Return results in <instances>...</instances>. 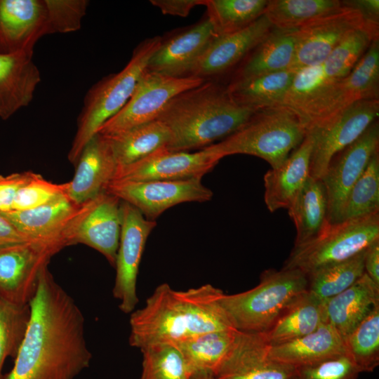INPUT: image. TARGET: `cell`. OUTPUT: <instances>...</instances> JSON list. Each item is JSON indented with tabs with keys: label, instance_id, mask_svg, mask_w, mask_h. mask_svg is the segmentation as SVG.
<instances>
[{
	"label": "cell",
	"instance_id": "cell-1",
	"mask_svg": "<svg viewBox=\"0 0 379 379\" xmlns=\"http://www.w3.org/2000/svg\"><path fill=\"white\" fill-rule=\"evenodd\" d=\"M27 328L5 379H75L91 363L84 314L48 266L29 302Z\"/></svg>",
	"mask_w": 379,
	"mask_h": 379
},
{
	"label": "cell",
	"instance_id": "cell-2",
	"mask_svg": "<svg viewBox=\"0 0 379 379\" xmlns=\"http://www.w3.org/2000/svg\"><path fill=\"white\" fill-rule=\"evenodd\" d=\"M223 294L210 284L185 291L159 285L145 305L130 314V345L140 350L175 345L206 333L234 328L220 305Z\"/></svg>",
	"mask_w": 379,
	"mask_h": 379
},
{
	"label": "cell",
	"instance_id": "cell-3",
	"mask_svg": "<svg viewBox=\"0 0 379 379\" xmlns=\"http://www.w3.org/2000/svg\"><path fill=\"white\" fill-rule=\"evenodd\" d=\"M255 112L237 104L227 87L204 81L173 98L157 120L169 130L171 142L166 148L187 152L225 138Z\"/></svg>",
	"mask_w": 379,
	"mask_h": 379
},
{
	"label": "cell",
	"instance_id": "cell-4",
	"mask_svg": "<svg viewBox=\"0 0 379 379\" xmlns=\"http://www.w3.org/2000/svg\"><path fill=\"white\" fill-rule=\"evenodd\" d=\"M307 288V277L301 270L270 269L262 273L254 288L232 295L224 293L220 305L236 330L265 333Z\"/></svg>",
	"mask_w": 379,
	"mask_h": 379
},
{
	"label": "cell",
	"instance_id": "cell-5",
	"mask_svg": "<svg viewBox=\"0 0 379 379\" xmlns=\"http://www.w3.org/2000/svg\"><path fill=\"white\" fill-rule=\"evenodd\" d=\"M306 131L283 105L257 110L238 130L206 148L220 160L234 154L261 158L275 168L303 141Z\"/></svg>",
	"mask_w": 379,
	"mask_h": 379
},
{
	"label": "cell",
	"instance_id": "cell-6",
	"mask_svg": "<svg viewBox=\"0 0 379 379\" xmlns=\"http://www.w3.org/2000/svg\"><path fill=\"white\" fill-rule=\"evenodd\" d=\"M161 41V37L155 36L141 43L120 72L103 78L88 90L67 154L68 160L72 164H76L83 149L100 128L128 102L146 70L150 58Z\"/></svg>",
	"mask_w": 379,
	"mask_h": 379
},
{
	"label": "cell",
	"instance_id": "cell-7",
	"mask_svg": "<svg viewBox=\"0 0 379 379\" xmlns=\"http://www.w3.org/2000/svg\"><path fill=\"white\" fill-rule=\"evenodd\" d=\"M379 239V213L326 222L311 241L294 246L282 268L298 269L307 276L323 267L350 259Z\"/></svg>",
	"mask_w": 379,
	"mask_h": 379
},
{
	"label": "cell",
	"instance_id": "cell-8",
	"mask_svg": "<svg viewBox=\"0 0 379 379\" xmlns=\"http://www.w3.org/2000/svg\"><path fill=\"white\" fill-rule=\"evenodd\" d=\"M204 81V79L194 76L170 77L146 69L126 105L97 133L114 135L157 120L173 98Z\"/></svg>",
	"mask_w": 379,
	"mask_h": 379
},
{
	"label": "cell",
	"instance_id": "cell-9",
	"mask_svg": "<svg viewBox=\"0 0 379 379\" xmlns=\"http://www.w3.org/2000/svg\"><path fill=\"white\" fill-rule=\"evenodd\" d=\"M121 202L104 192L81 204L65 230L66 246L86 245L114 267L121 232Z\"/></svg>",
	"mask_w": 379,
	"mask_h": 379
},
{
	"label": "cell",
	"instance_id": "cell-10",
	"mask_svg": "<svg viewBox=\"0 0 379 379\" xmlns=\"http://www.w3.org/2000/svg\"><path fill=\"white\" fill-rule=\"evenodd\" d=\"M378 114L379 99L359 100L307 132L313 139L310 176L321 180L333 157L361 136Z\"/></svg>",
	"mask_w": 379,
	"mask_h": 379
},
{
	"label": "cell",
	"instance_id": "cell-11",
	"mask_svg": "<svg viewBox=\"0 0 379 379\" xmlns=\"http://www.w3.org/2000/svg\"><path fill=\"white\" fill-rule=\"evenodd\" d=\"M121 213V232L112 293L119 302L120 310L131 314L138 302L136 286L142 253L147 239L157 223L146 219L139 210L123 201Z\"/></svg>",
	"mask_w": 379,
	"mask_h": 379
},
{
	"label": "cell",
	"instance_id": "cell-12",
	"mask_svg": "<svg viewBox=\"0 0 379 379\" xmlns=\"http://www.w3.org/2000/svg\"><path fill=\"white\" fill-rule=\"evenodd\" d=\"M202 178L178 180L111 181L105 192L138 210L152 221L177 204L209 201L213 192L201 182Z\"/></svg>",
	"mask_w": 379,
	"mask_h": 379
},
{
	"label": "cell",
	"instance_id": "cell-13",
	"mask_svg": "<svg viewBox=\"0 0 379 379\" xmlns=\"http://www.w3.org/2000/svg\"><path fill=\"white\" fill-rule=\"evenodd\" d=\"M63 247L56 243L31 241L0 249V298L29 305L42 270Z\"/></svg>",
	"mask_w": 379,
	"mask_h": 379
},
{
	"label": "cell",
	"instance_id": "cell-14",
	"mask_svg": "<svg viewBox=\"0 0 379 379\" xmlns=\"http://www.w3.org/2000/svg\"><path fill=\"white\" fill-rule=\"evenodd\" d=\"M379 147V124L373 121L354 142L336 154L321 178L327 198V221H341L348 194Z\"/></svg>",
	"mask_w": 379,
	"mask_h": 379
},
{
	"label": "cell",
	"instance_id": "cell-15",
	"mask_svg": "<svg viewBox=\"0 0 379 379\" xmlns=\"http://www.w3.org/2000/svg\"><path fill=\"white\" fill-rule=\"evenodd\" d=\"M367 20L360 11L343 1L339 8L304 24L295 30L291 69L322 64L347 35Z\"/></svg>",
	"mask_w": 379,
	"mask_h": 379
},
{
	"label": "cell",
	"instance_id": "cell-16",
	"mask_svg": "<svg viewBox=\"0 0 379 379\" xmlns=\"http://www.w3.org/2000/svg\"><path fill=\"white\" fill-rule=\"evenodd\" d=\"M220 161L206 148L194 152L156 150L131 164L117 168L112 181L178 180L202 178Z\"/></svg>",
	"mask_w": 379,
	"mask_h": 379
},
{
	"label": "cell",
	"instance_id": "cell-17",
	"mask_svg": "<svg viewBox=\"0 0 379 379\" xmlns=\"http://www.w3.org/2000/svg\"><path fill=\"white\" fill-rule=\"evenodd\" d=\"M270 345L262 333L239 331L213 377L216 379H293L295 367L269 354Z\"/></svg>",
	"mask_w": 379,
	"mask_h": 379
},
{
	"label": "cell",
	"instance_id": "cell-18",
	"mask_svg": "<svg viewBox=\"0 0 379 379\" xmlns=\"http://www.w3.org/2000/svg\"><path fill=\"white\" fill-rule=\"evenodd\" d=\"M272 27L263 14L240 31L216 36L194 64L189 76L204 79L225 72L250 53Z\"/></svg>",
	"mask_w": 379,
	"mask_h": 379
},
{
	"label": "cell",
	"instance_id": "cell-19",
	"mask_svg": "<svg viewBox=\"0 0 379 379\" xmlns=\"http://www.w3.org/2000/svg\"><path fill=\"white\" fill-rule=\"evenodd\" d=\"M75 166L67 195L81 205L105 192L114 178L117 166L107 138L96 133L83 149Z\"/></svg>",
	"mask_w": 379,
	"mask_h": 379
},
{
	"label": "cell",
	"instance_id": "cell-20",
	"mask_svg": "<svg viewBox=\"0 0 379 379\" xmlns=\"http://www.w3.org/2000/svg\"><path fill=\"white\" fill-rule=\"evenodd\" d=\"M216 36L206 18L189 29L162 41L150 58L147 70L170 77L189 76L194 64Z\"/></svg>",
	"mask_w": 379,
	"mask_h": 379
},
{
	"label": "cell",
	"instance_id": "cell-21",
	"mask_svg": "<svg viewBox=\"0 0 379 379\" xmlns=\"http://www.w3.org/2000/svg\"><path fill=\"white\" fill-rule=\"evenodd\" d=\"M33 51L0 53V118L8 119L32 100L41 81Z\"/></svg>",
	"mask_w": 379,
	"mask_h": 379
},
{
	"label": "cell",
	"instance_id": "cell-22",
	"mask_svg": "<svg viewBox=\"0 0 379 379\" xmlns=\"http://www.w3.org/2000/svg\"><path fill=\"white\" fill-rule=\"evenodd\" d=\"M48 34L44 0H0V41L7 52L33 51Z\"/></svg>",
	"mask_w": 379,
	"mask_h": 379
},
{
	"label": "cell",
	"instance_id": "cell-23",
	"mask_svg": "<svg viewBox=\"0 0 379 379\" xmlns=\"http://www.w3.org/2000/svg\"><path fill=\"white\" fill-rule=\"evenodd\" d=\"M313 139L306 133L303 141L279 167L264 175L265 202L270 212L287 208L310 176Z\"/></svg>",
	"mask_w": 379,
	"mask_h": 379
},
{
	"label": "cell",
	"instance_id": "cell-24",
	"mask_svg": "<svg viewBox=\"0 0 379 379\" xmlns=\"http://www.w3.org/2000/svg\"><path fill=\"white\" fill-rule=\"evenodd\" d=\"M335 81L326 77L322 64L296 70L281 105L296 115L306 133L320 119Z\"/></svg>",
	"mask_w": 379,
	"mask_h": 379
},
{
	"label": "cell",
	"instance_id": "cell-25",
	"mask_svg": "<svg viewBox=\"0 0 379 379\" xmlns=\"http://www.w3.org/2000/svg\"><path fill=\"white\" fill-rule=\"evenodd\" d=\"M80 206L65 194L32 209L1 213L31 239L56 243L65 248V230Z\"/></svg>",
	"mask_w": 379,
	"mask_h": 379
},
{
	"label": "cell",
	"instance_id": "cell-26",
	"mask_svg": "<svg viewBox=\"0 0 379 379\" xmlns=\"http://www.w3.org/2000/svg\"><path fill=\"white\" fill-rule=\"evenodd\" d=\"M379 305V286L364 273L350 287L325 301L326 321L344 339Z\"/></svg>",
	"mask_w": 379,
	"mask_h": 379
},
{
	"label": "cell",
	"instance_id": "cell-27",
	"mask_svg": "<svg viewBox=\"0 0 379 379\" xmlns=\"http://www.w3.org/2000/svg\"><path fill=\"white\" fill-rule=\"evenodd\" d=\"M345 353L344 339L328 323L302 337L270 345L269 350L273 359L295 368Z\"/></svg>",
	"mask_w": 379,
	"mask_h": 379
},
{
	"label": "cell",
	"instance_id": "cell-28",
	"mask_svg": "<svg viewBox=\"0 0 379 379\" xmlns=\"http://www.w3.org/2000/svg\"><path fill=\"white\" fill-rule=\"evenodd\" d=\"M327 323L325 301L308 291L296 298L264 335L270 345L307 335Z\"/></svg>",
	"mask_w": 379,
	"mask_h": 379
},
{
	"label": "cell",
	"instance_id": "cell-29",
	"mask_svg": "<svg viewBox=\"0 0 379 379\" xmlns=\"http://www.w3.org/2000/svg\"><path fill=\"white\" fill-rule=\"evenodd\" d=\"M296 29L272 27L251 51L236 79L291 69L295 58Z\"/></svg>",
	"mask_w": 379,
	"mask_h": 379
},
{
	"label": "cell",
	"instance_id": "cell-30",
	"mask_svg": "<svg viewBox=\"0 0 379 379\" xmlns=\"http://www.w3.org/2000/svg\"><path fill=\"white\" fill-rule=\"evenodd\" d=\"M327 208L322 181L310 176L287 208L296 230L294 246L302 245L319 234L328 222Z\"/></svg>",
	"mask_w": 379,
	"mask_h": 379
},
{
	"label": "cell",
	"instance_id": "cell-31",
	"mask_svg": "<svg viewBox=\"0 0 379 379\" xmlns=\"http://www.w3.org/2000/svg\"><path fill=\"white\" fill-rule=\"evenodd\" d=\"M296 69L235 79L227 88L239 105L254 110L282 105Z\"/></svg>",
	"mask_w": 379,
	"mask_h": 379
},
{
	"label": "cell",
	"instance_id": "cell-32",
	"mask_svg": "<svg viewBox=\"0 0 379 379\" xmlns=\"http://www.w3.org/2000/svg\"><path fill=\"white\" fill-rule=\"evenodd\" d=\"M239 331L231 328L206 333L173 345L181 353L192 375H215L230 353Z\"/></svg>",
	"mask_w": 379,
	"mask_h": 379
},
{
	"label": "cell",
	"instance_id": "cell-33",
	"mask_svg": "<svg viewBox=\"0 0 379 379\" xmlns=\"http://www.w3.org/2000/svg\"><path fill=\"white\" fill-rule=\"evenodd\" d=\"M105 137L111 146L117 168L134 163L157 149L167 147L171 142L169 130L159 120Z\"/></svg>",
	"mask_w": 379,
	"mask_h": 379
},
{
	"label": "cell",
	"instance_id": "cell-34",
	"mask_svg": "<svg viewBox=\"0 0 379 379\" xmlns=\"http://www.w3.org/2000/svg\"><path fill=\"white\" fill-rule=\"evenodd\" d=\"M378 36V22L371 20L347 35L322 63L326 77L332 81L345 78Z\"/></svg>",
	"mask_w": 379,
	"mask_h": 379
},
{
	"label": "cell",
	"instance_id": "cell-35",
	"mask_svg": "<svg viewBox=\"0 0 379 379\" xmlns=\"http://www.w3.org/2000/svg\"><path fill=\"white\" fill-rule=\"evenodd\" d=\"M347 107L362 100L379 99V38L371 44L352 71L338 81Z\"/></svg>",
	"mask_w": 379,
	"mask_h": 379
},
{
	"label": "cell",
	"instance_id": "cell-36",
	"mask_svg": "<svg viewBox=\"0 0 379 379\" xmlns=\"http://www.w3.org/2000/svg\"><path fill=\"white\" fill-rule=\"evenodd\" d=\"M267 0H204L207 18L217 36L240 31L265 12Z\"/></svg>",
	"mask_w": 379,
	"mask_h": 379
},
{
	"label": "cell",
	"instance_id": "cell-37",
	"mask_svg": "<svg viewBox=\"0 0 379 379\" xmlns=\"http://www.w3.org/2000/svg\"><path fill=\"white\" fill-rule=\"evenodd\" d=\"M365 251L350 259L323 267L308 274L307 291L321 300L326 301L350 287L365 273Z\"/></svg>",
	"mask_w": 379,
	"mask_h": 379
},
{
	"label": "cell",
	"instance_id": "cell-38",
	"mask_svg": "<svg viewBox=\"0 0 379 379\" xmlns=\"http://www.w3.org/2000/svg\"><path fill=\"white\" fill-rule=\"evenodd\" d=\"M342 6L338 0H270L264 15L273 27L293 29Z\"/></svg>",
	"mask_w": 379,
	"mask_h": 379
},
{
	"label": "cell",
	"instance_id": "cell-39",
	"mask_svg": "<svg viewBox=\"0 0 379 379\" xmlns=\"http://www.w3.org/2000/svg\"><path fill=\"white\" fill-rule=\"evenodd\" d=\"M346 354L360 373L372 372L379 364V305L344 338Z\"/></svg>",
	"mask_w": 379,
	"mask_h": 379
},
{
	"label": "cell",
	"instance_id": "cell-40",
	"mask_svg": "<svg viewBox=\"0 0 379 379\" xmlns=\"http://www.w3.org/2000/svg\"><path fill=\"white\" fill-rule=\"evenodd\" d=\"M379 213V151L350 190L341 221ZM340 221V222H341Z\"/></svg>",
	"mask_w": 379,
	"mask_h": 379
},
{
	"label": "cell",
	"instance_id": "cell-41",
	"mask_svg": "<svg viewBox=\"0 0 379 379\" xmlns=\"http://www.w3.org/2000/svg\"><path fill=\"white\" fill-rule=\"evenodd\" d=\"M30 317L29 305H18L0 298V379L8 357H15L24 339Z\"/></svg>",
	"mask_w": 379,
	"mask_h": 379
},
{
	"label": "cell",
	"instance_id": "cell-42",
	"mask_svg": "<svg viewBox=\"0 0 379 379\" xmlns=\"http://www.w3.org/2000/svg\"><path fill=\"white\" fill-rule=\"evenodd\" d=\"M142 354L140 379H190L181 353L171 345H155L140 350Z\"/></svg>",
	"mask_w": 379,
	"mask_h": 379
},
{
	"label": "cell",
	"instance_id": "cell-43",
	"mask_svg": "<svg viewBox=\"0 0 379 379\" xmlns=\"http://www.w3.org/2000/svg\"><path fill=\"white\" fill-rule=\"evenodd\" d=\"M69 182L55 183L34 175L18 191L12 211L32 209L67 194Z\"/></svg>",
	"mask_w": 379,
	"mask_h": 379
},
{
	"label": "cell",
	"instance_id": "cell-44",
	"mask_svg": "<svg viewBox=\"0 0 379 379\" xmlns=\"http://www.w3.org/2000/svg\"><path fill=\"white\" fill-rule=\"evenodd\" d=\"M47 14L48 34L69 33L79 30L86 15L88 1L44 0Z\"/></svg>",
	"mask_w": 379,
	"mask_h": 379
},
{
	"label": "cell",
	"instance_id": "cell-45",
	"mask_svg": "<svg viewBox=\"0 0 379 379\" xmlns=\"http://www.w3.org/2000/svg\"><path fill=\"white\" fill-rule=\"evenodd\" d=\"M360 372L346 354L300 367L293 379H358Z\"/></svg>",
	"mask_w": 379,
	"mask_h": 379
},
{
	"label": "cell",
	"instance_id": "cell-46",
	"mask_svg": "<svg viewBox=\"0 0 379 379\" xmlns=\"http://www.w3.org/2000/svg\"><path fill=\"white\" fill-rule=\"evenodd\" d=\"M32 171H23L0 175V213L12 211L14 199L18 191L35 174Z\"/></svg>",
	"mask_w": 379,
	"mask_h": 379
},
{
	"label": "cell",
	"instance_id": "cell-47",
	"mask_svg": "<svg viewBox=\"0 0 379 379\" xmlns=\"http://www.w3.org/2000/svg\"><path fill=\"white\" fill-rule=\"evenodd\" d=\"M150 3L163 14L186 17L193 8L204 5V0H151Z\"/></svg>",
	"mask_w": 379,
	"mask_h": 379
},
{
	"label": "cell",
	"instance_id": "cell-48",
	"mask_svg": "<svg viewBox=\"0 0 379 379\" xmlns=\"http://www.w3.org/2000/svg\"><path fill=\"white\" fill-rule=\"evenodd\" d=\"M34 240L21 232L10 220L0 213V249L27 243Z\"/></svg>",
	"mask_w": 379,
	"mask_h": 379
},
{
	"label": "cell",
	"instance_id": "cell-49",
	"mask_svg": "<svg viewBox=\"0 0 379 379\" xmlns=\"http://www.w3.org/2000/svg\"><path fill=\"white\" fill-rule=\"evenodd\" d=\"M364 264L365 273L379 286V239L366 249Z\"/></svg>",
	"mask_w": 379,
	"mask_h": 379
},
{
	"label": "cell",
	"instance_id": "cell-50",
	"mask_svg": "<svg viewBox=\"0 0 379 379\" xmlns=\"http://www.w3.org/2000/svg\"><path fill=\"white\" fill-rule=\"evenodd\" d=\"M347 4L358 9L364 18L373 22H378L379 1L378 0H357L344 1Z\"/></svg>",
	"mask_w": 379,
	"mask_h": 379
},
{
	"label": "cell",
	"instance_id": "cell-51",
	"mask_svg": "<svg viewBox=\"0 0 379 379\" xmlns=\"http://www.w3.org/2000/svg\"><path fill=\"white\" fill-rule=\"evenodd\" d=\"M190 379H216L213 376L204 373H194L191 375Z\"/></svg>",
	"mask_w": 379,
	"mask_h": 379
}]
</instances>
